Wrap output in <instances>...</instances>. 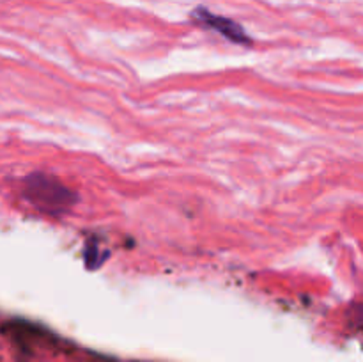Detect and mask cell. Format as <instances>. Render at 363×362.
Segmentation results:
<instances>
[{
  "label": "cell",
  "instance_id": "1",
  "mask_svg": "<svg viewBox=\"0 0 363 362\" xmlns=\"http://www.w3.org/2000/svg\"><path fill=\"white\" fill-rule=\"evenodd\" d=\"M23 194L30 204L45 213L60 215L73 208L77 194L69 187L48 174L35 172L25 180Z\"/></svg>",
  "mask_w": 363,
  "mask_h": 362
},
{
  "label": "cell",
  "instance_id": "2",
  "mask_svg": "<svg viewBox=\"0 0 363 362\" xmlns=\"http://www.w3.org/2000/svg\"><path fill=\"white\" fill-rule=\"evenodd\" d=\"M194 16H195V20L201 21L202 25H206V27L220 32V34L225 35V38L230 39V41L248 43V35H247V32L243 31V27H241V25H238L236 21L229 20V18L213 14V13H209V11L202 9V7L195 9Z\"/></svg>",
  "mask_w": 363,
  "mask_h": 362
}]
</instances>
